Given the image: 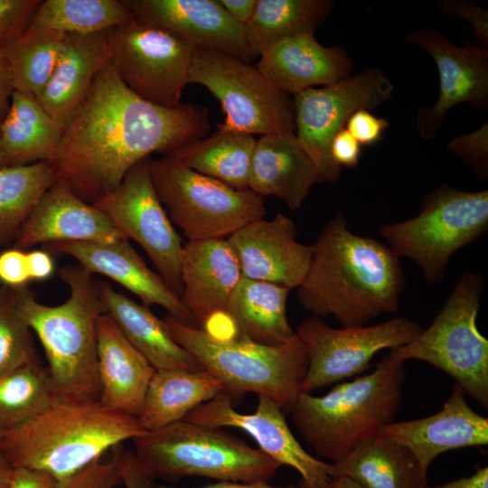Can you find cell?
<instances>
[{"label": "cell", "instance_id": "obj_1", "mask_svg": "<svg viewBox=\"0 0 488 488\" xmlns=\"http://www.w3.org/2000/svg\"><path fill=\"white\" fill-rule=\"evenodd\" d=\"M209 109L182 103L163 107L136 95L108 62L63 129L48 161L56 180L93 204L153 153L170 155L205 137Z\"/></svg>", "mask_w": 488, "mask_h": 488}, {"label": "cell", "instance_id": "obj_2", "mask_svg": "<svg viewBox=\"0 0 488 488\" xmlns=\"http://www.w3.org/2000/svg\"><path fill=\"white\" fill-rule=\"evenodd\" d=\"M313 245L309 269L297 287L301 306L343 327L361 326L397 312L405 287L400 258L387 245L351 231L341 211Z\"/></svg>", "mask_w": 488, "mask_h": 488}, {"label": "cell", "instance_id": "obj_3", "mask_svg": "<svg viewBox=\"0 0 488 488\" xmlns=\"http://www.w3.org/2000/svg\"><path fill=\"white\" fill-rule=\"evenodd\" d=\"M145 432L138 418L99 400L55 399L31 419L5 430L0 449L13 467L42 471L58 482Z\"/></svg>", "mask_w": 488, "mask_h": 488}, {"label": "cell", "instance_id": "obj_4", "mask_svg": "<svg viewBox=\"0 0 488 488\" xmlns=\"http://www.w3.org/2000/svg\"><path fill=\"white\" fill-rule=\"evenodd\" d=\"M58 273L70 289L63 303L44 305L26 286L14 290L17 305L44 350L55 398L99 400L97 326L105 310L97 281L79 264Z\"/></svg>", "mask_w": 488, "mask_h": 488}, {"label": "cell", "instance_id": "obj_5", "mask_svg": "<svg viewBox=\"0 0 488 488\" xmlns=\"http://www.w3.org/2000/svg\"><path fill=\"white\" fill-rule=\"evenodd\" d=\"M406 380L405 361L389 353L366 375L322 396L300 392L290 413L313 452L335 463L394 421Z\"/></svg>", "mask_w": 488, "mask_h": 488}, {"label": "cell", "instance_id": "obj_6", "mask_svg": "<svg viewBox=\"0 0 488 488\" xmlns=\"http://www.w3.org/2000/svg\"><path fill=\"white\" fill-rule=\"evenodd\" d=\"M163 320L174 341L216 378L231 398L255 393L273 399L283 411H291L308 366L306 350L296 333L290 341L271 346L241 334L221 340L170 315Z\"/></svg>", "mask_w": 488, "mask_h": 488}, {"label": "cell", "instance_id": "obj_7", "mask_svg": "<svg viewBox=\"0 0 488 488\" xmlns=\"http://www.w3.org/2000/svg\"><path fill=\"white\" fill-rule=\"evenodd\" d=\"M135 455L154 479L199 476L218 482L268 483L281 466L221 427L186 419L133 440Z\"/></svg>", "mask_w": 488, "mask_h": 488}, {"label": "cell", "instance_id": "obj_8", "mask_svg": "<svg viewBox=\"0 0 488 488\" xmlns=\"http://www.w3.org/2000/svg\"><path fill=\"white\" fill-rule=\"evenodd\" d=\"M483 278L465 272L427 329L389 350L393 357L418 360L450 375L472 399L488 406V341L476 326Z\"/></svg>", "mask_w": 488, "mask_h": 488}, {"label": "cell", "instance_id": "obj_9", "mask_svg": "<svg viewBox=\"0 0 488 488\" xmlns=\"http://www.w3.org/2000/svg\"><path fill=\"white\" fill-rule=\"evenodd\" d=\"M488 228V191L468 192L448 184L436 187L413 218L383 224L379 230L400 258L413 260L426 281L443 280L451 257Z\"/></svg>", "mask_w": 488, "mask_h": 488}, {"label": "cell", "instance_id": "obj_10", "mask_svg": "<svg viewBox=\"0 0 488 488\" xmlns=\"http://www.w3.org/2000/svg\"><path fill=\"white\" fill-rule=\"evenodd\" d=\"M155 191L188 240L227 239L267 213L263 197L193 171L173 155L148 159Z\"/></svg>", "mask_w": 488, "mask_h": 488}, {"label": "cell", "instance_id": "obj_11", "mask_svg": "<svg viewBox=\"0 0 488 488\" xmlns=\"http://www.w3.org/2000/svg\"><path fill=\"white\" fill-rule=\"evenodd\" d=\"M189 83L204 86L225 113L221 125L249 135L295 133L293 100L256 67L227 53L195 49Z\"/></svg>", "mask_w": 488, "mask_h": 488}, {"label": "cell", "instance_id": "obj_12", "mask_svg": "<svg viewBox=\"0 0 488 488\" xmlns=\"http://www.w3.org/2000/svg\"><path fill=\"white\" fill-rule=\"evenodd\" d=\"M194 52L170 32L132 18L110 31L108 62L138 97L176 107L189 84Z\"/></svg>", "mask_w": 488, "mask_h": 488}, {"label": "cell", "instance_id": "obj_13", "mask_svg": "<svg viewBox=\"0 0 488 488\" xmlns=\"http://www.w3.org/2000/svg\"><path fill=\"white\" fill-rule=\"evenodd\" d=\"M393 91V84L383 70L371 68L294 96L295 134L323 182H336L341 176V167L330 152L334 136L345 128L354 112L377 108L389 100Z\"/></svg>", "mask_w": 488, "mask_h": 488}, {"label": "cell", "instance_id": "obj_14", "mask_svg": "<svg viewBox=\"0 0 488 488\" xmlns=\"http://www.w3.org/2000/svg\"><path fill=\"white\" fill-rule=\"evenodd\" d=\"M422 329L407 317L342 328L331 327L317 316L307 317L296 331L308 357L301 392L311 393L365 371L377 352L411 342Z\"/></svg>", "mask_w": 488, "mask_h": 488}, {"label": "cell", "instance_id": "obj_15", "mask_svg": "<svg viewBox=\"0 0 488 488\" xmlns=\"http://www.w3.org/2000/svg\"><path fill=\"white\" fill-rule=\"evenodd\" d=\"M148 159L136 163L113 192L93 205L124 238L145 251L158 274L181 296L183 244L155 191Z\"/></svg>", "mask_w": 488, "mask_h": 488}, {"label": "cell", "instance_id": "obj_16", "mask_svg": "<svg viewBox=\"0 0 488 488\" xmlns=\"http://www.w3.org/2000/svg\"><path fill=\"white\" fill-rule=\"evenodd\" d=\"M210 427H229L249 435L258 449L280 465H288L301 476L302 488H328L333 479L332 463L309 454L293 435L283 409L273 399L258 396L253 413H240L225 391L192 409L185 418Z\"/></svg>", "mask_w": 488, "mask_h": 488}, {"label": "cell", "instance_id": "obj_17", "mask_svg": "<svg viewBox=\"0 0 488 488\" xmlns=\"http://www.w3.org/2000/svg\"><path fill=\"white\" fill-rule=\"evenodd\" d=\"M407 41L433 58L439 75V96L431 107H421L417 127L423 139L433 138L445 115L466 102L488 110V50L468 41L456 46L432 27L409 33Z\"/></svg>", "mask_w": 488, "mask_h": 488}, {"label": "cell", "instance_id": "obj_18", "mask_svg": "<svg viewBox=\"0 0 488 488\" xmlns=\"http://www.w3.org/2000/svg\"><path fill=\"white\" fill-rule=\"evenodd\" d=\"M294 221L281 212L253 221L227 238L243 277L297 288L309 269L313 245L297 241Z\"/></svg>", "mask_w": 488, "mask_h": 488}, {"label": "cell", "instance_id": "obj_19", "mask_svg": "<svg viewBox=\"0 0 488 488\" xmlns=\"http://www.w3.org/2000/svg\"><path fill=\"white\" fill-rule=\"evenodd\" d=\"M134 18L158 26L195 49L216 51L246 62L253 59L245 27L217 0H121Z\"/></svg>", "mask_w": 488, "mask_h": 488}, {"label": "cell", "instance_id": "obj_20", "mask_svg": "<svg viewBox=\"0 0 488 488\" xmlns=\"http://www.w3.org/2000/svg\"><path fill=\"white\" fill-rule=\"evenodd\" d=\"M45 248L73 258L91 274L110 278L136 295L143 305H159L180 323L199 327L181 296L146 265L126 238L111 242H56Z\"/></svg>", "mask_w": 488, "mask_h": 488}, {"label": "cell", "instance_id": "obj_21", "mask_svg": "<svg viewBox=\"0 0 488 488\" xmlns=\"http://www.w3.org/2000/svg\"><path fill=\"white\" fill-rule=\"evenodd\" d=\"M121 238L100 210L56 180L31 211L14 247L26 250L37 244L111 242Z\"/></svg>", "mask_w": 488, "mask_h": 488}, {"label": "cell", "instance_id": "obj_22", "mask_svg": "<svg viewBox=\"0 0 488 488\" xmlns=\"http://www.w3.org/2000/svg\"><path fill=\"white\" fill-rule=\"evenodd\" d=\"M455 383L442 408L434 415L382 427L379 434L408 447L427 471L439 455L455 449L488 444V419L467 403Z\"/></svg>", "mask_w": 488, "mask_h": 488}, {"label": "cell", "instance_id": "obj_23", "mask_svg": "<svg viewBox=\"0 0 488 488\" xmlns=\"http://www.w3.org/2000/svg\"><path fill=\"white\" fill-rule=\"evenodd\" d=\"M242 277L237 258L224 238L188 240L181 257V299L198 326L225 312Z\"/></svg>", "mask_w": 488, "mask_h": 488}, {"label": "cell", "instance_id": "obj_24", "mask_svg": "<svg viewBox=\"0 0 488 488\" xmlns=\"http://www.w3.org/2000/svg\"><path fill=\"white\" fill-rule=\"evenodd\" d=\"M353 65L343 48L324 46L314 33H306L267 48L256 67L279 91L295 96L349 77Z\"/></svg>", "mask_w": 488, "mask_h": 488}, {"label": "cell", "instance_id": "obj_25", "mask_svg": "<svg viewBox=\"0 0 488 488\" xmlns=\"http://www.w3.org/2000/svg\"><path fill=\"white\" fill-rule=\"evenodd\" d=\"M99 402L138 418L155 369L107 314L97 326Z\"/></svg>", "mask_w": 488, "mask_h": 488}, {"label": "cell", "instance_id": "obj_26", "mask_svg": "<svg viewBox=\"0 0 488 488\" xmlns=\"http://www.w3.org/2000/svg\"><path fill=\"white\" fill-rule=\"evenodd\" d=\"M323 183L295 133L261 136L256 140L249 190L263 196H276L289 209H299L312 186Z\"/></svg>", "mask_w": 488, "mask_h": 488}, {"label": "cell", "instance_id": "obj_27", "mask_svg": "<svg viewBox=\"0 0 488 488\" xmlns=\"http://www.w3.org/2000/svg\"><path fill=\"white\" fill-rule=\"evenodd\" d=\"M111 30L65 35L52 75L36 99L62 129L86 97L97 74L108 61Z\"/></svg>", "mask_w": 488, "mask_h": 488}, {"label": "cell", "instance_id": "obj_28", "mask_svg": "<svg viewBox=\"0 0 488 488\" xmlns=\"http://www.w3.org/2000/svg\"><path fill=\"white\" fill-rule=\"evenodd\" d=\"M97 287L105 314L155 370L205 371L174 341L164 320L158 318L148 306L117 291L107 281H97Z\"/></svg>", "mask_w": 488, "mask_h": 488}, {"label": "cell", "instance_id": "obj_29", "mask_svg": "<svg viewBox=\"0 0 488 488\" xmlns=\"http://www.w3.org/2000/svg\"><path fill=\"white\" fill-rule=\"evenodd\" d=\"M332 465V477L346 476L365 488H424L427 484V471L415 455L379 433Z\"/></svg>", "mask_w": 488, "mask_h": 488}, {"label": "cell", "instance_id": "obj_30", "mask_svg": "<svg viewBox=\"0 0 488 488\" xmlns=\"http://www.w3.org/2000/svg\"><path fill=\"white\" fill-rule=\"evenodd\" d=\"M289 292L279 285L242 277L225 312L244 337L266 345H280L296 335L286 315Z\"/></svg>", "mask_w": 488, "mask_h": 488}, {"label": "cell", "instance_id": "obj_31", "mask_svg": "<svg viewBox=\"0 0 488 488\" xmlns=\"http://www.w3.org/2000/svg\"><path fill=\"white\" fill-rule=\"evenodd\" d=\"M62 133V127L35 98L13 91L8 111L0 123L5 167L49 161Z\"/></svg>", "mask_w": 488, "mask_h": 488}, {"label": "cell", "instance_id": "obj_32", "mask_svg": "<svg viewBox=\"0 0 488 488\" xmlns=\"http://www.w3.org/2000/svg\"><path fill=\"white\" fill-rule=\"evenodd\" d=\"M224 391L207 371L155 370L138 419L146 431L178 422L201 404Z\"/></svg>", "mask_w": 488, "mask_h": 488}, {"label": "cell", "instance_id": "obj_33", "mask_svg": "<svg viewBox=\"0 0 488 488\" xmlns=\"http://www.w3.org/2000/svg\"><path fill=\"white\" fill-rule=\"evenodd\" d=\"M256 145L252 135L218 125L208 137L196 140L173 154L186 166L236 190H249L251 158Z\"/></svg>", "mask_w": 488, "mask_h": 488}, {"label": "cell", "instance_id": "obj_34", "mask_svg": "<svg viewBox=\"0 0 488 488\" xmlns=\"http://www.w3.org/2000/svg\"><path fill=\"white\" fill-rule=\"evenodd\" d=\"M333 6L331 0H258L244 26L252 59L285 39L314 33Z\"/></svg>", "mask_w": 488, "mask_h": 488}, {"label": "cell", "instance_id": "obj_35", "mask_svg": "<svg viewBox=\"0 0 488 488\" xmlns=\"http://www.w3.org/2000/svg\"><path fill=\"white\" fill-rule=\"evenodd\" d=\"M132 18L121 0H44L23 34H89L111 30Z\"/></svg>", "mask_w": 488, "mask_h": 488}, {"label": "cell", "instance_id": "obj_36", "mask_svg": "<svg viewBox=\"0 0 488 488\" xmlns=\"http://www.w3.org/2000/svg\"><path fill=\"white\" fill-rule=\"evenodd\" d=\"M55 182L48 161L0 169V248L14 242L34 205Z\"/></svg>", "mask_w": 488, "mask_h": 488}, {"label": "cell", "instance_id": "obj_37", "mask_svg": "<svg viewBox=\"0 0 488 488\" xmlns=\"http://www.w3.org/2000/svg\"><path fill=\"white\" fill-rule=\"evenodd\" d=\"M65 35L38 32L1 45L14 91L38 98L52 75Z\"/></svg>", "mask_w": 488, "mask_h": 488}, {"label": "cell", "instance_id": "obj_38", "mask_svg": "<svg viewBox=\"0 0 488 488\" xmlns=\"http://www.w3.org/2000/svg\"><path fill=\"white\" fill-rule=\"evenodd\" d=\"M51 378L38 359L0 375V426L15 427L45 409L54 399Z\"/></svg>", "mask_w": 488, "mask_h": 488}, {"label": "cell", "instance_id": "obj_39", "mask_svg": "<svg viewBox=\"0 0 488 488\" xmlns=\"http://www.w3.org/2000/svg\"><path fill=\"white\" fill-rule=\"evenodd\" d=\"M32 330L21 314L14 289L0 287V375L36 357Z\"/></svg>", "mask_w": 488, "mask_h": 488}, {"label": "cell", "instance_id": "obj_40", "mask_svg": "<svg viewBox=\"0 0 488 488\" xmlns=\"http://www.w3.org/2000/svg\"><path fill=\"white\" fill-rule=\"evenodd\" d=\"M448 151L470 164L478 178L488 176V125L456 136L447 145Z\"/></svg>", "mask_w": 488, "mask_h": 488}, {"label": "cell", "instance_id": "obj_41", "mask_svg": "<svg viewBox=\"0 0 488 488\" xmlns=\"http://www.w3.org/2000/svg\"><path fill=\"white\" fill-rule=\"evenodd\" d=\"M122 484L115 455L96 460L78 473L58 481L55 488H115Z\"/></svg>", "mask_w": 488, "mask_h": 488}, {"label": "cell", "instance_id": "obj_42", "mask_svg": "<svg viewBox=\"0 0 488 488\" xmlns=\"http://www.w3.org/2000/svg\"><path fill=\"white\" fill-rule=\"evenodd\" d=\"M42 0H0V45L21 37Z\"/></svg>", "mask_w": 488, "mask_h": 488}, {"label": "cell", "instance_id": "obj_43", "mask_svg": "<svg viewBox=\"0 0 488 488\" xmlns=\"http://www.w3.org/2000/svg\"><path fill=\"white\" fill-rule=\"evenodd\" d=\"M444 13L467 21L473 27L476 40L488 50V11L474 3L465 0H445L440 2Z\"/></svg>", "mask_w": 488, "mask_h": 488}, {"label": "cell", "instance_id": "obj_44", "mask_svg": "<svg viewBox=\"0 0 488 488\" xmlns=\"http://www.w3.org/2000/svg\"><path fill=\"white\" fill-rule=\"evenodd\" d=\"M0 282L14 290L27 286L31 278L25 250L13 247L0 252Z\"/></svg>", "mask_w": 488, "mask_h": 488}, {"label": "cell", "instance_id": "obj_45", "mask_svg": "<svg viewBox=\"0 0 488 488\" xmlns=\"http://www.w3.org/2000/svg\"><path fill=\"white\" fill-rule=\"evenodd\" d=\"M389 125L385 118L378 117L370 110L362 108L352 115L345 128L361 145H372L382 138Z\"/></svg>", "mask_w": 488, "mask_h": 488}, {"label": "cell", "instance_id": "obj_46", "mask_svg": "<svg viewBox=\"0 0 488 488\" xmlns=\"http://www.w3.org/2000/svg\"><path fill=\"white\" fill-rule=\"evenodd\" d=\"M119 446L114 449V455L122 484L126 488H155V480L144 469L135 453Z\"/></svg>", "mask_w": 488, "mask_h": 488}, {"label": "cell", "instance_id": "obj_47", "mask_svg": "<svg viewBox=\"0 0 488 488\" xmlns=\"http://www.w3.org/2000/svg\"><path fill=\"white\" fill-rule=\"evenodd\" d=\"M361 145L346 128L338 132L332 140L330 152L334 163L342 168L354 167L361 156Z\"/></svg>", "mask_w": 488, "mask_h": 488}, {"label": "cell", "instance_id": "obj_48", "mask_svg": "<svg viewBox=\"0 0 488 488\" xmlns=\"http://www.w3.org/2000/svg\"><path fill=\"white\" fill-rule=\"evenodd\" d=\"M56 480L42 471L14 467L8 488H55Z\"/></svg>", "mask_w": 488, "mask_h": 488}, {"label": "cell", "instance_id": "obj_49", "mask_svg": "<svg viewBox=\"0 0 488 488\" xmlns=\"http://www.w3.org/2000/svg\"><path fill=\"white\" fill-rule=\"evenodd\" d=\"M27 264L31 281L47 280L55 271L53 257L47 249H33L27 252Z\"/></svg>", "mask_w": 488, "mask_h": 488}, {"label": "cell", "instance_id": "obj_50", "mask_svg": "<svg viewBox=\"0 0 488 488\" xmlns=\"http://www.w3.org/2000/svg\"><path fill=\"white\" fill-rule=\"evenodd\" d=\"M227 14L245 26L252 17L258 0H217Z\"/></svg>", "mask_w": 488, "mask_h": 488}, {"label": "cell", "instance_id": "obj_51", "mask_svg": "<svg viewBox=\"0 0 488 488\" xmlns=\"http://www.w3.org/2000/svg\"><path fill=\"white\" fill-rule=\"evenodd\" d=\"M424 488H488V467H479L470 476L461 477L451 482Z\"/></svg>", "mask_w": 488, "mask_h": 488}, {"label": "cell", "instance_id": "obj_52", "mask_svg": "<svg viewBox=\"0 0 488 488\" xmlns=\"http://www.w3.org/2000/svg\"><path fill=\"white\" fill-rule=\"evenodd\" d=\"M13 91L7 63L0 45V123L8 111Z\"/></svg>", "mask_w": 488, "mask_h": 488}, {"label": "cell", "instance_id": "obj_53", "mask_svg": "<svg viewBox=\"0 0 488 488\" xmlns=\"http://www.w3.org/2000/svg\"><path fill=\"white\" fill-rule=\"evenodd\" d=\"M155 488H182L172 485L155 484ZM196 488H302L295 485L273 486L268 483H241V482H225L221 481Z\"/></svg>", "mask_w": 488, "mask_h": 488}, {"label": "cell", "instance_id": "obj_54", "mask_svg": "<svg viewBox=\"0 0 488 488\" xmlns=\"http://www.w3.org/2000/svg\"><path fill=\"white\" fill-rule=\"evenodd\" d=\"M14 467L0 449V488H8Z\"/></svg>", "mask_w": 488, "mask_h": 488}, {"label": "cell", "instance_id": "obj_55", "mask_svg": "<svg viewBox=\"0 0 488 488\" xmlns=\"http://www.w3.org/2000/svg\"><path fill=\"white\" fill-rule=\"evenodd\" d=\"M328 488H365L354 480L346 476L333 477Z\"/></svg>", "mask_w": 488, "mask_h": 488}, {"label": "cell", "instance_id": "obj_56", "mask_svg": "<svg viewBox=\"0 0 488 488\" xmlns=\"http://www.w3.org/2000/svg\"><path fill=\"white\" fill-rule=\"evenodd\" d=\"M5 167V161H4V155H3V150H2V143H1V136H0V169Z\"/></svg>", "mask_w": 488, "mask_h": 488}, {"label": "cell", "instance_id": "obj_57", "mask_svg": "<svg viewBox=\"0 0 488 488\" xmlns=\"http://www.w3.org/2000/svg\"><path fill=\"white\" fill-rule=\"evenodd\" d=\"M4 432H5V429L0 426V438Z\"/></svg>", "mask_w": 488, "mask_h": 488}]
</instances>
